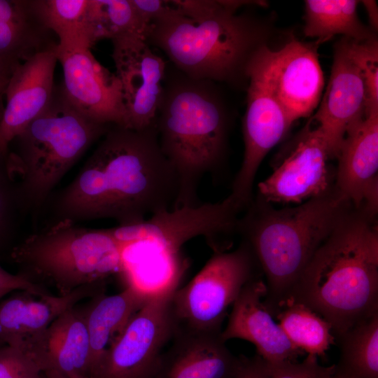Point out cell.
<instances>
[{"label":"cell","instance_id":"6da1fadb","mask_svg":"<svg viewBox=\"0 0 378 378\" xmlns=\"http://www.w3.org/2000/svg\"><path fill=\"white\" fill-rule=\"evenodd\" d=\"M101 139L52 200L53 222L111 218L129 225L173 208L178 180L160 148L156 125L141 130L111 125Z\"/></svg>","mask_w":378,"mask_h":378},{"label":"cell","instance_id":"7a4b0ae2","mask_svg":"<svg viewBox=\"0 0 378 378\" xmlns=\"http://www.w3.org/2000/svg\"><path fill=\"white\" fill-rule=\"evenodd\" d=\"M374 219L352 206L316 251L287 300L306 305L327 321L337 339L378 312Z\"/></svg>","mask_w":378,"mask_h":378},{"label":"cell","instance_id":"3957f363","mask_svg":"<svg viewBox=\"0 0 378 378\" xmlns=\"http://www.w3.org/2000/svg\"><path fill=\"white\" fill-rule=\"evenodd\" d=\"M351 207L334 186L292 207L275 209L258 197L245 208L237 232L265 277L263 303L274 317L316 251Z\"/></svg>","mask_w":378,"mask_h":378},{"label":"cell","instance_id":"277c9868","mask_svg":"<svg viewBox=\"0 0 378 378\" xmlns=\"http://www.w3.org/2000/svg\"><path fill=\"white\" fill-rule=\"evenodd\" d=\"M229 120L214 82L190 78L178 69L165 74L156 127L160 148L178 180L173 208L200 204L199 184L224 158Z\"/></svg>","mask_w":378,"mask_h":378},{"label":"cell","instance_id":"5b68a950","mask_svg":"<svg viewBox=\"0 0 378 378\" xmlns=\"http://www.w3.org/2000/svg\"><path fill=\"white\" fill-rule=\"evenodd\" d=\"M237 11L202 20L163 15L150 22L145 40L190 78L247 87L248 65L267 44L270 29L262 20Z\"/></svg>","mask_w":378,"mask_h":378},{"label":"cell","instance_id":"8992f818","mask_svg":"<svg viewBox=\"0 0 378 378\" xmlns=\"http://www.w3.org/2000/svg\"><path fill=\"white\" fill-rule=\"evenodd\" d=\"M111 126L85 116L55 87L49 104L13 139L15 149L8 150L24 216L37 219L58 183Z\"/></svg>","mask_w":378,"mask_h":378},{"label":"cell","instance_id":"52a82bcc","mask_svg":"<svg viewBox=\"0 0 378 378\" xmlns=\"http://www.w3.org/2000/svg\"><path fill=\"white\" fill-rule=\"evenodd\" d=\"M125 248L108 228L92 229L69 220L52 223L15 246L10 258L32 282H48L59 295L86 286H103L125 273Z\"/></svg>","mask_w":378,"mask_h":378},{"label":"cell","instance_id":"ba28073f","mask_svg":"<svg viewBox=\"0 0 378 378\" xmlns=\"http://www.w3.org/2000/svg\"><path fill=\"white\" fill-rule=\"evenodd\" d=\"M248 244L214 251L201 270L170 300L174 332L221 333L222 324L244 286L258 277Z\"/></svg>","mask_w":378,"mask_h":378},{"label":"cell","instance_id":"9c48e42d","mask_svg":"<svg viewBox=\"0 0 378 378\" xmlns=\"http://www.w3.org/2000/svg\"><path fill=\"white\" fill-rule=\"evenodd\" d=\"M183 270L162 286L150 290L109 351L96 376L99 378H153L160 358L172 337L170 300L178 288Z\"/></svg>","mask_w":378,"mask_h":378},{"label":"cell","instance_id":"30bf717a","mask_svg":"<svg viewBox=\"0 0 378 378\" xmlns=\"http://www.w3.org/2000/svg\"><path fill=\"white\" fill-rule=\"evenodd\" d=\"M241 211L228 195L219 202L164 210L141 223L108 230L125 247L146 242L162 251L179 253L186 242L202 236L217 251H220L221 237L237 232Z\"/></svg>","mask_w":378,"mask_h":378},{"label":"cell","instance_id":"8fae6325","mask_svg":"<svg viewBox=\"0 0 378 378\" xmlns=\"http://www.w3.org/2000/svg\"><path fill=\"white\" fill-rule=\"evenodd\" d=\"M320 43L292 37L276 50L263 46L251 61L292 122L309 117L321 101L324 78Z\"/></svg>","mask_w":378,"mask_h":378},{"label":"cell","instance_id":"7c38bea8","mask_svg":"<svg viewBox=\"0 0 378 378\" xmlns=\"http://www.w3.org/2000/svg\"><path fill=\"white\" fill-rule=\"evenodd\" d=\"M325 139L310 119L273 172L258 184V197L268 203L302 204L335 186Z\"/></svg>","mask_w":378,"mask_h":378},{"label":"cell","instance_id":"4fadbf2b","mask_svg":"<svg viewBox=\"0 0 378 378\" xmlns=\"http://www.w3.org/2000/svg\"><path fill=\"white\" fill-rule=\"evenodd\" d=\"M247 76L246 110L243 120L244 157L229 195L241 210L252 200L254 180L262 161L293 124L251 62Z\"/></svg>","mask_w":378,"mask_h":378},{"label":"cell","instance_id":"5bb4252c","mask_svg":"<svg viewBox=\"0 0 378 378\" xmlns=\"http://www.w3.org/2000/svg\"><path fill=\"white\" fill-rule=\"evenodd\" d=\"M111 54L126 109V128L141 130L156 125L166 63L144 38L130 35L111 41Z\"/></svg>","mask_w":378,"mask_h":378},{"label":"cell","instance_id":"9a60e30c","mask_svg":"<svg viewBox=\"0 0 378 378\" xmlns=\"http://www.w3.org/2000/svg\"><path fill=\"white\" fill-rule=\"evenodd\" d=\"M57 55L63 71L60 88L69 102L96 122L126 127L122 86L116 74L102 66L90 49L57 47Z\"/></svg>","mask_w":378,"mask_h":378},{"label":"cell","instance_id":"2e32d148","mask_svg":"<svg viewBox=\"0 0 378 378\" xmlns=\"http://www.w3.org/2000/svg\"><path fill=\"white\" fill-rule=\"evenodd\" d=\"M311 120L321 130L331 159L337 158L347 132L366 116L364 80L350 57L344 37L334 46L328 83Z\"/></svg>","mask_w":378,"mask_h":378},{"label":"cell","instance_id":"e0dca14e","mask_svg":"<svg viewBox=\"0 0 378 378\" xmlns=\"http://www.w3.org/2000/svg\"><path fill=\"white\" fill-rule=\"evenodd\" d=\"M57 47L39 52L19 64L7 85L0 120V150L10 143L50 102L55 86Z\"/></svg>","mask_w":378,"mask_h":378},{"label":"cell","instance_id":"ac0fdd59","mask_svg":"<svg viewBox=\"0 0 378 378\" xmlns=\"http://www.w3.org/2000/svg\"><path fill=\"white\" fill-rule=\"evenodd\" d=\"M337 159L335 186L356 209L375 217L378 202V112L346 134Z\"/></svg>","mask_w":378,"mask_h":378},{"label":"cell","instance_id":"d6986e66","mask_svg":"<svg viewBox=\"0 0 378 378\" xmlns=\"http://www.w3.org/2000/svg\"><path fill=\"white\" fill-rule=\"evenodd\" d=\"M265 282L256 277L247 283L234 302L221 331L223 341L241 339L253 344L257 354L269 363L294 361L302 351L288 340L263 303Z\"/></svg>","mask_w":378,"mask_h":378},{"label":"cell","instance_id":"ffe728a7","mask_svg":"<svg viewBox=\"0 0 378 378\" xmlns=\"http://www.w3.org/2000/svg\"><path fill=\"white\" fill-rule=\"evenodd\" d=\"M221 333H173L153 378H233L241 364Z\"/></svg>","mask_w":378,"mask_h":378},{"label":"cell","instance_id":"44dd1931","mask_svg":"<svg viewBox=\"0 0 378 378\" xmlns=\"http://www.w3.org/2000/svg\"><path fill=\"white\" fill-rule=\"evenodd\" d=\"M100 286H83L64 296L24 291L0 303V345L32 344L64 312Z\"/></svg>","mask_w":378,"mask_h":378},{"label":"cell","instance_id":"7402d4cb","mask_svg":"<svg viewBox=\"0 0 378 378\" xmlns=\"http://www.w3.org/2000/svg\"><path fill=\"white\" fill-rule=\"evenodd\" d=\"M87 312L76 306L60 314L33 342L46 370L72 378L92 376Z\"/></svg>","mask_w":378,"mask_h":378},{"label":"cell","instance_id":"603a6c76","mask_svg":"<svg viewBox=\"0 0 378 378\" xmlns=\"http://www.w3.org/2000/svg\"><path fill=\"white\" fill-rule=\"evenodd\" d=\"M149 293L133 282L118 293L99 296L89 308L86 321L93 377Z\"/></svg>","mask_w":378,"mask_h":378},{"label":"cell","instance_id":"cb8c5ba5","mask_svg":"<svg viewBox=\"0 0 378 378\" xmlns=\"http://www.w3.org/2000/svg\"><path fill=\"white\" fill-rule=\"evenodd\" d=\"M36 0H0V58L16 64L57 47Z\"/></svg>","mask_w":378,"mask_h":378},{"label":"cell","instance_id":"d4e9b609","mask_svg":"<svg viewBox=\"0 0 378 378\" xmlns=\"http://www.w3.org/2000/svg\"><path fill=\"white\" fill-rule=\"evenodd\" d=\"M358 4L356 0L305 1L304 35L320 43L335 35L354 40L376 37V32L359 19Z\"/></svg>","mask_w":378,"mask_h":378},{"label":"cell","instance_id":"484cf974","mask_svg":"<svg viewBox=\"0 0 378 378\" xmlns=\"http://www.w3.org/2000/svg\"><path fill=\"white\" fill-rule=\"evenodd\" d=\"M335 373L348 378H378V312L360 321L338 339Z\"/></svg>","mask_w":378,"mask_h":378},{"label":"cell","instance_id":"4316f807","mask_svg":"<svg viewBox=\"0 0 378 378\" xmlns=\"http://www.w3.org/2000/svg\"><path fill=\"white\" fill-rule=\"evenodd\" d=\"M275 318L290 343L307 355L324 356L335 343L331 325L302 303L287 301Z\"/></svg>","mask_w":378,"mask_h":378},{"label":"cell","instance_id":"83f0119b","mask_svg":"<svg viewBox=\"0 0 378 378\" xmlns=\"http://www.w3.org/2000/svg\"><path fill=\"white\" fill-rule=\"evenodd\" d=\"M46 27L58 38L61 50L92 47L87 24L88 0H36Z\"/></svg>","mask_w":378,"mask_h":378},{"label":"cell","instance_id":"f1b7e54d","mask_svg":"<svg viewBox=\"0 0 378 378\" xmlns=\"http://www.w3.org/2000/svg\"><path fill=\"white\" fill-rule=\"evenodd\" d=\"M87 24L92 46L130 35L145 38L148 28L132 0H88Z\"/></svg>","mask_w":378,"mask_h":378},{"label":"cell","instance_id":"f546056e","mask_svg":"<svg viewBox=\"0 0 378 378\" xmlns=\"http://www.w3.org/2000/svg\"><path fill=\"white\" fill-rule=\"evenodd\" d=\"M348 53L358 67L365 85L366 115L378 111V41L377 36L354 40L344 37Z\"/></svg>","mask_w":378,"mask_h":378},{"label":"cell","instance_id":"4dcf8cb0","mask_svg":"<svg viewBox=\"0 0 378 378\" xmlns=\"http://www.w3.org/2000/svg\"><path fill=\"white\" fill-rule=\"evenodd\" d=\"M8 155V150H0V246L9 240L17 229L20 217L24 216Z\"/></svg>","mask_w":378,"mask_h":378},{"label":"cell","instance_id":"1f68e13d","mask_svg":"<svg viewBox=\"0 0 378 378\" xmlns=\"http://www.w3.org/2000/svg\"><path fill=\"white\" fill-rule=\"evenodd\" d=\"M45 370L41 360L30 346H0V378H43Z\"/></svg>","mask_w":378,"mask_h":378},{"label":"cell","instance_id":"d6a6232c","mask_svg":"<svg viewBox=\"0 0 378 378\" xmlns=\"http://www.w3.org/2000/svg\"><path fill=\"white\" fill-rule=\"evenodd\" d=\"M269 364L270 378H332L335 372V364L321 365L318 357L312 355L300 363L287 360Z\"/></svg>","mask_w":378,"mask_h":378},{"label":"cell","instance_id":"836d02e7","mask_svg":"<svg viewBox=\"0 0 378 378\" xmlns=\"http://www.w3.org/2000/svg\"><path fill=\"white\" fill-rule=\"evenodd\" d=\"M15 290H24L36 295L50 294L41 286L30 281L24 275L13 274L0 266V294H7Z\"/></svg>","mask_w":378,"mask_h":378},{"label":"cell","instance_id":"e575fe53","mask_svg":"<svg viewBox=\"0 0 378 378\" xmlns=\"http://www.w3.org/2000/svg\"><path fill=\"white\" fill-rule=\"evenodd\" d=\"M233 378H270V364L258 354L251 358L241 357Z\"/></svg>","mask_w":378,"mask_h":378},{"label":"cell","instance_id":"d590c367","mask_svg":"<svg viewBox=\"0 0 378 378\" xmlns=\"http://www.w3.org/2000/svg\"><path fill=\"white\" fill-rule=\"evenodd\" d=\"M18 64L0 58V120L4 111L3 98L10 78Z\"/></svg>","mask_w":378,"mask_h":378},{"label":"cell","instance_id":"8d00e7d4","mask_svg":"<svg viewBox=\"0 0 378 378\" xmlns=\"http://www.w3.org/2000/svg\"><path fill=\"white\" fill-rule=\"evenodd\" d=\"M364 6L370 22L369 27L377 32L378 29V7L377 2L372 0H365L362 1Z\"/></svg>","mask_w":378,"mask_h":378},{"label":"cell","instance_id":"74e56055","mask_svg":"<svg viewBox=\"0 0 378 378\" xmlns=\"http://www.w3.org/2000/svg\"><path fill=\"white\" fill-rule=\"evenodd\" d=\"M44 373L47 378H72V377H67L62 373H59L57 371L52 370H46L44 372ZM88 378H99V377H90Z\"/></svg>","mask_w":378,"mask_h":378},{"label":"cell","instance_id":"f35d334b","mask_svg":"<svg viewBox=\"0 0 378 378\" xmlns=\"http://www.w3.org/2000/svg\"><path fill=\"white\" fill-rule=\"evenodd\" d=\"M332 378H348V377H343V376H340L339 374H337L335 372V374L332 377Z\"/></svg>","mask_w":378,"mask_h":378},{"label":"cell","instance_id":"ab89813d","mask_svg":"<svg viewBox=\"0 0 378 378\" xmlns=\"http://www.w3.org/2000/svg\"><path fill=\"white\" fill-rule=\"evenodd\" d=\"M4 295H5L4 294H0V298H1Z\"/></svg>","mask_w":378,"mask_h":378},{"label":"cell","instance_id":"60d3db41","mask_svg":"<svg viewBox=\"0 0 378 378\" xmlns=\"http://www.w3.org/2000/svg\"><path fill=\"white\" fill-rule=\"evenodd\" d=\"M43 378H47V377H46V375H45V374H44V377H43Z\"/></svg>","mask_w":378,"mask_h":378},{"label":"cell","instance_id":"b9f144b4","mask_svg":"<svg viewBox=\"0 0 378 378\" xmlns=\"http://www.w3.org/2000/svg\"><path fill=\"white\" fill-rule=\"evenodd\" d=\"M1 346V345H0Z\"/></svg>","mask_w":378,"mask_h":378}]
</instances>
